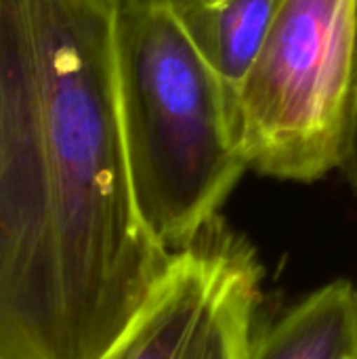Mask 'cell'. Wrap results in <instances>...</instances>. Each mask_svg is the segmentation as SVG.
<instances>
[{"instance_id": "4", "label": "cell", "mask_w": 357, "mask_h": 359, "mask_svg": "<svg viewBox=\"0 0 357 359\" xmlns=\"http://www.w3.org/2000/svg\"><path fill=\"white\" fill-rule=\"evenodd\" d=\"M0 359H72L23 0H0Z\"/></svg>"}, {"instance_id": "3", "label": "cell", "mask_w": 357, "mask_h": 359, "mask_svg": "<svg viewBox=\"0 0 357 359\" xmlns=\"http://www.w3.org/2000/svg\"><path fill=\"white\" fill-rule=\"evenodd\" d=\"M357 97V0H282L236 97L248 168L314 183L343 168Z\"/></svg>"}, {"instance_id": "8", "label": "cell", "mask_w": 357, "mask_h": 359, "mask_svg": "<svg viewBox=\"0 0 357 359\" xmlns=\"http://www.w3.org/2000/svg\"><path fill=\"white\" fill-rule=\"evenodd\" d=\"M343 170H345L351 187L357 194V97L356 109H353V124H351V137H349V147H347V156L343 162Z\"/></svg>"}, {"instance_id": "6", "label": "cell", "mask_w": 357, "mask_h": 359, "mask_svg": "<svg viewBox=\"0 0 357 359\" xmlns=\"http://www.w3.org/2000/svg\"><path fill=\"white\" fill-rule=\"evenodd\" d=\"M200 55L238 97L282 0H170Z\"/></svg>"}, {"instance_id": "9", "label": "cell", "mask_w": 357, "mask_h": 359, "mask_svg": "<svg viewBox=\"0 0 357 359\" xmlns=\"http://www.w3.org/2000/svg\"><path fill=\"white\" fill-rule=\"evenodd\" d=\"M114 2H118V0H114Z\"/></svg>"}, {"instance_id": "1", "label": "cell", "mask_w": 357, "mask_h": 359, "mask_svg": "<svg viewBox=\"0 0 357 359\" xmlns=\"http://www.w3.org/2000/svg\"><path fill=\"white\" fill-rule=\"evenodd\" d=\"M72 359H103L173 252L141 221L124 147L114 0H23Z\"/></svg>"}, {"instance_id": "5", "label": "cell", "mask_w": 357, "mask_h": 359, "mask_svg": "<svg viewBox=\"0 0 357 359\" xmlns=\"http://www.w3.org/2000/svg\"><path fill=\"white\" fill-rule=\"evenodd\" d=\"M259 271L252 250L213 219L170 263L103 359H246Z\"/></svg>"}, {"instance_id": "2", "label": "cell", "mask_w": 357, "mask_h": 359, "mask_svg": "<svg viewBox=\"0 0 357 359\" xmlns=\"http://www.w3.org/2000/svg\"><path fill=\"white\" fill-rule=\"evenodd\" d=\"M114 59L135 202L168 252L187 248L248 168L236 97L200 55L170 0H118Z\"/></svg>"}, {"instance_id": "7", "label": "cell", "mask_w": 357, "mask_h": 359, "mask_svg": "<svg viewBox=\"0 0 357 359\" xmlns=\"http://www.w3.org/2000/svg\"><path fill=\"white\" fill-rule=\"evenodd\" d=\"M246 359H357V288L339 280L250 341Z\"/></svg>"}]
</instances>
